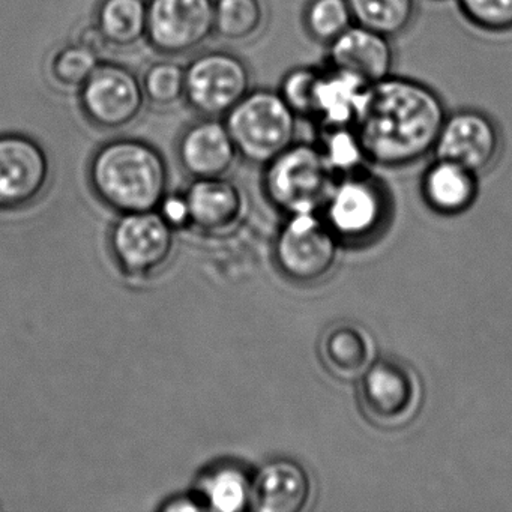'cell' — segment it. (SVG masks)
Instances as JSON below:
<instances>
[{
  "label": "cell",
  "mask_w": 512,
  "mask_h": 512,
  "mask_svg": "<svg viewBox=\"0 0 512 512\" xmlns=\"http://www.w3.org/2000/svg\"><path fill=\"white\" fill-rule=\"evenodd\" d=\"M427 202L443 214L464 211L475 199L476 173L460 164L439 160L428 169L424 178Z\"/></svg>",
  "instance_id": "20"
},
{
  "label": "cell",
  "mask_w": 512,
  "mask_h": 512,
  "mask_svg": "<svg viewBox=\"0 0 512 512\" xmlns=\"http://www.w3.org/2000/svg\"><path fill=\"white\" fill-rule=\"evenodd\" d=\"M158 212L169 221L172 226H181L188 223L187 203L185 197H164Z\"/></svg>",
  "instance_id": "31"
},
{
  "label": "cell",
  "mask_w": 512,
  "mask_h": 512,
  "mask_svg": "<svg viewBox=\"0 0 512 512\" xmlns=\"http://www.w3.org/2000/svg\"><path fill=\"white\" fill-rule=\"evenodd\" d=\"M329 46V59L334 70L352 74L365 85L391 76L394 50L386 35L352 25Z\"/></svg>",
  "instance_id": "15"
},
{
  "label": "cell",
  "mask_w": 512,
  "mask_h": 512,
  "mask_svg": "<svg viewBox=\"0 0 512 512\" xmlns=\"http://www.w3.org/2000/svg\"><path fill=\"white\" fill-rule=\"evenodd\" d=\"M76 43L85 47V49L91 50V52H94L95 55L98 56H101V53L109 47V43H107L106 38L101 34L97 25L83 28L80 34L77 35Z\"/></svg>",
  "instance_id": "32"
},
{
  "label": "cell",
  "mask_w": 512,
  "mask_h": 512,
  "mask_svg": "<svg viewBox=\"0 0 512 512\" xmlns=\"http://www.w3.org/2000/svg\"><path fill=\"white\" fill-rule=\"evenodd\" d=\"M161 511L178 512V511H206L205 505L199 497L194 496H178L170 499L166 505L161 506Z\"/></svg>",
  "instance_id": "33"
},
{
  "label": "cell",
  "mask_w": 512,
  "mask_h": 512,
  "mask_svg": "<svg viewBox=\"0 0 512 512\" xmlns=\"http://www.w3.org/2000/svg\"><path fill=\"white\" fill-rule=\"evenodd\" d=\"M83 115L101 130L130 127L146 106L142 80L130 68L115 62H101L79 89Z\"/></svg>",
  "instance_id": "6"
},
{
  "label": "cell",
  "mask_w": 512,
  "mask_h": 512,
  "mask_svg": "<svg viewBox=\"0 0 512 512\" xmlns=\"http://www.w3.org/2000/svg\"><path fill=\"white\" fill-rule=\"evenodd\" d=\"M313 494L307 470L293 460L269 461L251 478L250 509L259 512H301Z\"/></svg>",
  "instance_id": "14"
},
{
  "label": "cell",
  "mask_w": 512,
  "mask_h": 512,
  "mask_svg": "<svg viewBox=\"0 0 512 512\" xmlns=\"http://www.w3.org/2000/svg\"><path fill=\"white\" fill-rule=\"evenodd\" d=\"M359 380L362 412L377 427H404L418 415L421 382L407 365L382 359L374 362Z\"/></svg>",
  "instance_id": "7"
},
{
  "label": "cell",
  "mask_w": 512,
  "mask_h": 512,
  "mask_svg": "<svg viewBox=\"0 0 512 512\" xmlns=\"http://www.w3.org/2000/svg\"><path fill=\"white\" fill-rule=\"evenodd\" d=\"M250 91V68L235 53L211 50L185 65V101L199 116L224 118Z\"/></svg>",
  "instance_id": "5"
},
{
  "label": "cell",
  "mask_w": 512,
  "mask_h": 512,
  "mask_svg": "<svg viewBox=\"0 0 512 512\" xmlns=\"http://www.w3.org/2000/svg\"><path fill=\"white\" fill-rule=\"evenodd\" d=\"M335 175L322 149L295 142L266 164L263 188L269 202L289 217L316 214L331 197Z\"/></svg>",
  "instance_id": "4"
},
{
  "label": "cell",
  "mask_w": 512,
  "mask_h": 512,
  "mask_svg": "<svg viewBox=\"0 0 512 512\" xmlns=\"http://www.w3.org/2000/svg\"><path fill=\"white\" fill-rule=\"evenodd\" d=\"M353 22L391 37L400 34L412 22L415 0H347Z\"/></svg>",
  "instance_id": "24"
},
{
  "label": "cell",
  "mask_w": 512,
  "mask_h": 512,
  "mask_svg": "<svg viewBox=\"0 0 512 512\" xmlns=\"http://www.w3.org/2000/svg\"><path fill=\"white\" fill-rule=\"evenodd\" d=\"M95 25L109 46L131 49L146 40L148 0H101Z\"/></svg>",
  "instance_id": "21"
},
{
  "label": "cell",
  "mask_w": 512,
  "mask_h": 512,
  "mask_svg": "<svg viewBox=\"0 0 512 512\" xmlns=\"http://www.w3.org/2000/svg\"><path fill=\"white\" fill-rule=\"evenodd\" d=\"M118 265L134 277L160 271L175 250L173 226L158 211L121 215L110 235Z\"/></svg>",
  "instance_id": "10"
},
{
  "label": "cell",
  "mask_w": 512,
  "mask_h": 512,
  "mask_svg": "<svg viewBox=\"0 0 512 512\" xmlns=\"http://www.w3.org/2000/svg\"><path fill=\"white\" fill-rule=\"evenodd\" d=\"M367 86L352 74L334 68L322 73L313 118L319 119L325 128L352 127Z\"/></svg>",
  "instance_id": "19"
},
{
  "label": "cell",
  "mask_w": 512,
  "mask_h": 512,
  "mask_svg": "<svg viewBox=\"0 0 512 512\" xmlns=\"http://www.w3.org/2000/svg\"><path fill=\"white\" fill-rule=\"evenodd\" d=\"M184 197L188 223L203 232H224L235 226L244 214V194L227 176L193 179Z\"/></svg>",
  "instance_id": "17"
},
{
  "label": "cell",
  "mask_w": 512,
  "mask_h": 512,
  "mask_svg": "<svg viewBox=\"0 0 512 512\" xmlns=\"http://www.w3.org/2000/svg\"><path fill=\"white\" fill-rule=\"evenodd\" d=\"M146 101L155 107H173L185 101V67L172 59L154 62L142 76Z\"/></svg>",
  "instance_id": "25"
},
{
  "label": "cell",
  "mask_w": 512,
  "mask_h": 512,
  "mask_svg": "<svg viewBox=\"0 0 512 512\" xmlns=\"http://www.w3.org/2000/svg\"><path fill=\"white\" fill-rule=\"evenodd\" d=\"M223 121L239 157L256 166L290 148L298 134V115L271 89H251Z\"/></svg>",
  "instance_id": "3"
},
{
  "label": "cell",
  "mask_w": 512,
  "mask_h": 512,
  "mask_svg": "<svg viewBox=\"0 0 512 512\" xmlns=\"http://www.w3.org/2000/svg\"><path fill=\"white\" fill-rule=\"evenodd\" d=\"M499 145V133L493 121L484 113L466 110L445 118L434 151L439 160L479 173L491 166Z\"/></svg>",
  "instance_id": "13"
},
{
  "label": "cell",
  "mask_w": 512,
  "mask_h": 512,
  "mask_svg": "<svg viewBox=\"0 0 512 512\" xmlns=\"http://www.w3.org/2000/svg\"><path fill=\"white\" fill-rule=\"evenodd\" d=\"M323 155L335 173H350L367 160L353 127L325 128L322 139Z\"/></svg>",
  "instance_id": "28"
},
{
  "label": "cell",
  "mask_w": 512,
  "mask_h": 512,
  "mask_svg": "<svg viewBox=\"0 0 512 512\" xmlns=\"http://www.w3.org/2000/svg\"><path fill=\"white\" fill-rule=\"evenodd\" d=\"M215 0H148L146 40L164 56H182L215 35Z\"/></svg>",
  "instance_id": "9"
},
{
  "label": "cell",
  "mask_w": 512,
  "mask_h": 512,
  "mask_svg": "<svg viewBox=\"0 0 512 512\" xmlns=\"http://www.w3.org/2000/svg\"><path fill=\"white\" fill-rule=\"evenodd\" d=\"M445 118L430 88L388 76L367 86L352 127L367 160L404 166L434 151Z\"/></svg>",
  "instance_id": "1"
},
{
  "label": "cell",
  "mask_w": 512,
  "mask_h": 512,
  "mask_svg": "<svg viewBox=\"0 0 512 512\" xmlns=\"http://www.w3.org/2000/svg\"><path fill=\"white\" fill-rule=\"evenodd\" d=\"M319 349L329 373L344 382L361 379L376 362L373 338L355 323H335L323 334Z\"/></svg>",
  "instance_id": "18"
},
{
  "label": "cell",
  "mask_w": 512,
  "mask_h": 512,
  "mask_svg": "<svg viewBox=\"0 0 512 512\" xmlns=\"http://www.w3.org/2000/svg\"><path fill=\"white\" fill-rule=\"evenodd\" d=\"M50 160L28 134H0V209L31 205L46 191Z\"/></svg>",
  "instance_id": "11"
},
{
  "label": "cell",
  "mask_w": 512,
  "mask_h": 512,
  "mask_svg": "<svg viewBox=\"0 0 512 512\" xmlns=\"http://www.w3.org/2000/svg\"><path fill=\"white\" fill-rule=\"evenodd\" d=\"M88 176L98 199L121 215L158 211L169 187L166 158L136 137L103 143L89 161Z\"/></svg>",
  "instance_id": "2"
},
{
  "label": "cell",
  "mask_w": 512,
  "mask_h": 512,
  "mask_svg": "<svg viewBox=\"0 0 512 512\" xmlns=\"http://www.w3.org/2000/svg\"><path fill=\"white\" fill-rule=\"evenodd\" d=\"M100 64V56L91 50L77 43L68 44L50 59L49 73L59 88L79 91Z\"/></svg>",
  "instance_id": "26"
},
{
  "label": "cell",
  "mask_w": 512,
  "mask_h": 512,
  "mask_svg": "<svg viewBox=\"0 0 512 512\" xmlns=\"http://www.w3.org/2000/svg\"><path fill=\"white\" fill-rule=\"evenodd\" d=\"M320 76L322 71L316 68L298 67L290 70L281 80L278 94L298 118L314 115V101Z\"/></svg>",
  "instance_id": "29"
},
{
  "label": "cell",
  "mask_w": 512,
  "mask_h": 512,
  "mask_svg": "<svg viewBox=\"0 0 512 512\" xmlns=\"http://www.w3.org/2000/svg\"><path fill=\"white\" fill-rule=\"evenodd\" d=\"M466 19L490 32L512 29V0H458Z\"/></svg>",
  "instance_id": "30"
},
{
  "label": "cell",
  "mask_w": 512,
  "mask_h": 512,
  "mask_svg": "<svg viewBox=\"0 0 512 512\" xmlns=\"http://www.w3.org/2000/svg\"><path fill=\"white\" fill-rule=\"evenodd\" d=\"M251 478L235 464L209 470L200 481L199 499L206 511L242 512L250 509Z\"/></svg>",
  "instance_id": "22"
},
{
  "label": "cell",
  "mask_w": 512,
  "mask_h": 512,
  "mask_svg": "<svg viewBox=\"0 0 512 512\" xmlns=\"http://www.w3.org/2000/svg\"><path fill=\"white\" fill-rule=\"evenodd\" d=\"M274 254L284 277L299 284H313L334 268L337 244L331 230L316 215H290L275 241Z\"/></svg>",
  "instance_id": "8"
},
{
  "label": "cell",
  "mask_w": 512,
  "mask_h": 512,
  "mask_svg": "<svg viewBox=\"0 0 512 512\" xmlns=\"http://www.w3.org/2000/svg\"><path fill=\"white\" fill-rule=\"evenodd\" d=\"M215 35L230 43H247L265 28L263 0H215Z\"/></svg>",
  "instance_id": "23"
},
{
  "label": "cell",
  "mask_w": 512,
  "mask_h": 512,
  "mask_svg": "<svg viewBox=\"0 0 512 512\" xmlns=\"http://www.w3.org/2000/svg\"><path fill=\"white\" fill-rule=\"evenodd\" d=\"M176 154L182 170L193 179L224 178L239 158L223 118L206 116L184 128Z\"/></svg>",
  "instance_id": "12"
},
{
  "label": "cell",
  "mask_w": 512,
  "mask_h": 512,
  "mask_svg": "<svg viewBox=\"0 0 512 512\" xmlns=\"http://www.w3.org/2000/svg\"><path fill=\"white\" fill-rule=\"evenodd\" d=\"M332 229L346 236H362L379 226L385 200L382 191L364 176H347L337 182L328 203Z\"/></svg>",
  "instance_id": "16"
},
{
  "label": "cell",
  "mask_w": 512,
  "mask_h": 512,
  "mask_svg": "<svg viewBox=\"0 0 512 512\" xmlns=\"http://www.w3.org/2000/svg\"><path fill=\"white\" fill-rule=\"evenodd\" d=\"M304 22L314 40L331 44L353 25V16L347 0H311Z\"/></svg>",
  "instance_id": "27"
}]
</instances>
